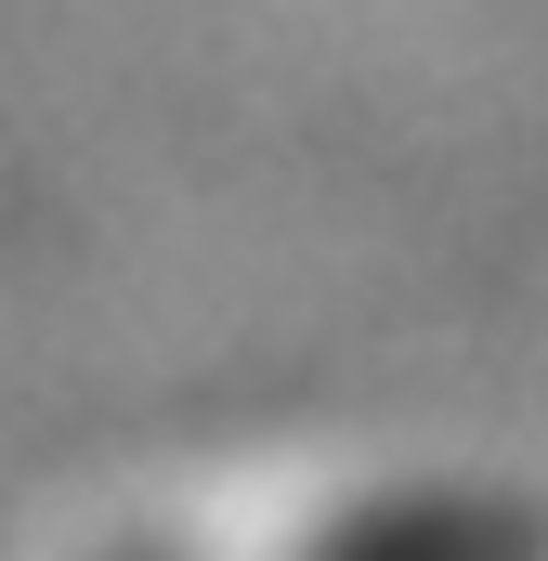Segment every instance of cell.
I'll return each mask as SVG.
<instances>
[{
  "label": "cell",
  "instance_id": "cell-1",
  "mask_svg": "<svg viewBox=\"0 0 548 561\" xmlns=\"http://www.w3.org/2000/svg\"><path fill=\"white\" fill-rule=\"evenodd\" d=\"M79 561H548V483L523 470H249L209 496H157Z\"/></svg>",
  "mask_w": 548,
  "mask_h": 561
}]
</instances>
